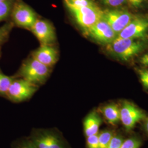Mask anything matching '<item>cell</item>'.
I'll return each instance as SVG.
<instances>
[{
  "instance_id": "cell-1",
  "label": "cell",
  "mask_w": 148,
  "mask_h": 148,
  "mask_svg": "<svg viewBox=\"0 0 148 148\" xmlns=\"http://www.w3.org/2000/svg\"><path fill=\"white\" fill-rule=\"evenodd\" d=\"M107 46V51L117 59L128 62L148 47L146 40L116 38Z\"/></svg>"
},
{
  "instance_id": "cell-2",
  "label": "cell",
  "mask_w": 148,
  "mask_h": 148,
  "mask_svg": "<svg viewBox=\"0 0 148 148\" xmlns=\"http://www.w3.org/2000/svg\"><path fill=\"white\" fill-rule=\"evenodd\" d=\"M29 138L37 148H71L63 134L56 128H34Z\"/></svg>"
},
{
  "instance_id": "cell-3",
  "label": "cell",
  "mask_w": 148,
  "mask_h": 148,
  "mask_svg": "<svg viewBox=\"0 0 148 148\" xmlns=\"http://www.w3.org/2000/svg\"><path fill=\"white\" fill-rule=\"evenodd\" d=\"M68 8L77 24L86 33L103 16V11L95 4L79 8L68 7Z\"/></svg>"
},
{
  "instance_id": "cell-4",
  "label": "cell",
  "mask_w": 148,
  "mask_h": 148,
  "mask_svg": "<svg viewBox=\"0 0 148 148\" xmlns=\"http://www.w3.org/2000/svg\"><path fill=\"white\" fill-rule=\"evenodd\" d=\"M49 73V67L33 58L23 64L19 71L22 79L36 85L44 83Z\"/></svg>"
},
{
  "instance_id": "cell-5",
  "label": "cell",
  "mask_w": 148,
  "mask_h": 148,
  "mask_svg": "<svg viewBox=\"0 0 148 148\" xmlns=\"http://www.w3.org/2000/svg\"><path fill=\"white\" fill-rule=\"evenodd\" d=\"M37 85L24 79H14L6 94L10 101L19 103L30 98L37 90Z\"/></svg>"
},
{
  "instance_id": "cell-6",
  "label": "cell",
  "mask_w": 148,
  "mask_h": 148,
  "mask_svg": "<svg viewBox=\"0 0 148 148\" xmlns=\"http://www.w3.org/2000/svg\"><path fill=\"white\" fill-rule=\"evenodd\" d=\"M134 16L126 9L116 8L103 11V18L117 36L131 21Z\"/></svg>"
},
{
  "instance_id": "cell-7",
  "label": "cell",
  "mask_w": 148,
  "mask_h": 148,
  "mask_svg": "<svg viewBox=\"0 0 148 148\" xmlns=\"http://www.w3.org/2000/svg\"><path fill=\"white\" fill-rule=\"evenodd\" d=\"M148 37V17L134 16L131 21L120 32L116 38L147 40Z\"/></svg>"
},
{
  "instance_id": "cell-8",
  "label": "cell",
  "mask_w": 148,
  "mask_h": 148,
  "mask_svg": "<svg viewBox=\"0 0 148 148\" xmlns=\"http://www.w3.org/2000/svg\"><path fill=\"white\" fill-rule=\"evenodd\" d=\"M146 117L142 110L130 101H125L120 108V121L127 131L132 130L138 122Z\"/></svg>"
},
{
  "instance_id": "cell-9",
  "label": "cell",
  "mask_w": 148,
  "mask_h": 148,
  "mask_svg": "<svg viewBox=\"0 0 148 148\" xmlns=\"http://www.w3.org/2000/svg\"><path fill=\"white\" fill-rule=\"evenodd\" d=\"M12 11L13 20L19 27L30 29L37 19L34 11L23 3H16Z\"/></svg>"
},
{
  "instance_id": "cell-10",
  "label": "cell",
  "mask_w": 148,
  "mask_h": 148,
  "mask_svg": "<svg viewBox=\"0 0 148 148\" xmlns=\"http://www.w3.org/2000/svg\"><path fill=\"white\" fill-rule=\"evenodd\" d=\"M86 34L95 41L106 45L112 42L117 37L115 32L103 18L91 27Z\"/></svg>"
},
{
  "instance_id": "cell-11",
  "label": "cell",
  "mask_w": 148,
  "mask_h": 148,
  "mask_svg": "<svg viewBox=\"0 0 148 148\" xmlns=\"http://www.w3.org/2000/svg\"><path fill=\"white\" fill-rule=\"evenodd\" d=\"M30 30L41 45H51L55 42L56 36L54 29L47 21L37 19Z\"/></svg>"
},
{
  "instance_id": "cell-12",
  "label": "cell",
  "mask_w": 148,
  "mask_h": 148,
  "mask_svg": "<svg viewBox=\"0 0 148 148\" xmlns=\"http://www.w3.org/2000/svg\"><path fill=\"white\" fill-rule=\"evenodd\" d=\"M32 58L48 67H51L57 62L58 53L57 50L51 45H41L34 52Z\"/></svg>"
},
{
  "instance_id": "cell-13",
  "label": "cell",
  "mask_w": 148,
  "mask_h": 148,
  "mask_svg": "<svg viewBox=\"0 0 148 148\" xmlns=\"http://www.w3.org/2000/svg\"><path fill=\"white\" fill-rule=\"evenodd\" d=\"M102 119L99 111L94 109L85 117L83 122L84 132L85 136L97 134L99 133V128L102 123Z\"/></svg>"
},
{
  "instance_id": "cell-14",
  "label": "cell",
  "mask_w": 148,
  "mask_h": 148,
  "mask_svg": "<svg viewBox=\"0 0 148 148\" xmlns=\"http://www.w3.org/2000/svg\"><path fill=\"white\" fill-rule=\"evenodd\" d=\"M106 121L111 125H115L120 121V108L114 103L107 104L99 109Z\"/></svg>"
},
{
  "instance_id": "cell-15",
  "label": "cell",
  "mask_w": 148,
  "mask_h": 148,
  "mask_svg": "<svg viewBox=\"0 0 148 148\" xmlns=\"http://www.w3.org/2000/svg\"><path fill=\"white\" fill-rule=\"evenodd\" d=\"M114 132L110 130H104L98 133L99 148H107L113 137Z\"/></svg>"
},
{
  "instance_id": "cell-16",
  "label": "cell",
  "mask_w": 148,
  "mask_h": 148,
  "mask_svg": "<svg viewBox=\"0 0 148 148\" xmlns=\"http://www.w3.org/2000/svg\"><path fill=\"white\" fill-rule=\"evenodd\" d=\"M14 77L7 76L0 72V95H6Z\"/></svg>"
},
{
  "instance_id": "cell-17",
  "label": "cell",
  "mask_w": 148,
  "mask_h": 148,
  "mask_svg": "<svg viewBox=\"0 0 148 148\" xmlns=\"http://www.w3.org/2000/svg\"><path fill=\"white\" fill-rule=\"evenodd\" d=\"M12 10V3L10 0L0 1V22L9 16Z\"/></svg>"
},
{
  "instance_id": "cell-18",
  "label": "cell",
  "mask_w": 148,
  "mask_h": 148,
  "mask_svg": "<svg viewBox=\"0 0 148 148\" xmlns=\"http://www.w3.org/2000/svg\"><path fill=\"white\" fill-rule=\"evenodd\" d=\"M141 145L142 142L139 138L133 137L124 140L120 148H139Z\"/></svg>"
},
{
  "instance_id": "cell-19",
  "label": "cell",
  "mask_w": 148,
  "mask_h": 148,
  "mask_svg": "<svg viewBox=\"0 0 148 148\" xmlns=\"http://www.w3.org/2000/svg\"><path fill=\"white\" fill-rule=\"evenodd\" d=\"M68 7L79 8L95 4L90 0H64Z\"/></svg>"
},
{
  "instance_id": "cell-20",
  "label": "cell",
  "mask_w": 148,
  "mask_h": 148,
  "mask_svg": "<svg viewBox=\"0 0 148 148\" xmlns=\"http://www.w3.org/2000/svg\"><path fill=\"white\" fill-rule=\"evenodd\" d=\"M12 148H37L28 137L21 138L13 144Z\"/></svg>"
},
{
  "instance_id": "cell-21",
  "label": "cell",
  "mask_w": 148,
  "mask_h": 148,
  "mask_svg": "<svg viewBox=\"0 0 148 148\" xmlns=\"http://www.w3.org/2000/svg\"><path fill=\"white\" fill-rule=\"evenodd\" d=\"M13 27V25L12 23H8L0 27V44L5 42L7 40Z\"/></svg>"
},
{
  "instance_id": "cell-22",
  "label": "cell",
  "mask_w": 148,
  "mask_h": 148,
  "mask_svg": "<svg viewBox=\"0 0 148 148\" xmlns=\"http://www.w3.org/2000/svg\"><path fill=\"white\" fill-rule=\"evenodd\" d=\"M86 145L87 148H99L98 134L87 137Z\"/></svg>"
},
{
  "instance_id": "cell-23",
  "label": "cell",
  "mask_w": 148,
  "mask_h": 148,
  "mask_svg": "<svg viewBox=\"0 0 148 148\" xmlns=\"http://www.w3.org/2000/svg\"><path fill=\"white\" fill-rule=\"evenodd\" d=\"M140 80L143 86L148 90V69H140L138 70Z\"/></svg>"
},
{
  "instance_id": "cell-24",
  "label": "cell",
  "mask_w": 148,
  "mask_h": 148,
  "mask_svg": "<svg viewBox=\"0 0 148 148\" xmlns=\"http://www.w3.org/2000/svg\"><path fill=\"white\" fill-rule=\"evenodd\" d=\"M123 139L119 135H115L107 148H120Z\"/></svg>"
},
{
  "instance_id": "cell-25",
  "label": "cell",
  "mask_w": 148,
  "mask_h": 148,
  "mask_svg": "<svg viewBox=\"0 0 148 148\" xmlns=\"http://www.w3.org/2000/svg\"><path fill=\"white\" fill-rule=\"evenodd\" d=\"M101 1L106 5L112 7H119L123 5L126 0H101Z\"/></svg>"
},
{
  "instance_id": "cell-26",
  "label": "cell",
  "mask_w": 148,
  "mask_h": 148,
  "mask_svg": "<svg viewBox=\"0 0 148 148\" xmlns=\"http://www.w3.org/2000/svg\"><path fill=\"white\" fill-rule=\"evenodd\" d=\"M147 0H126L128 4L134 8H141Z\"/></svg>"
},
{
  "instance_id": "cell-27",
  "label": "cell",
  "mask_w": 148,
  "mask_h": 148,
  "mask_svg": "<svg viewBox=\"0 0 148 148\" xmlns=\"http://www.w3.org/2000/svg\"><path fill=\"white\" fill-rule=\"evenodd\" d=\"M139 62L144 66L148 67V53L143 54L139 59Z\"/></svg>"
},
{
  "instance_id": "cell-28",
  "label": "cell",
  "mask_w": 148,
  "mask_h": 148,
  "mask_svg": "<svg viewBox=\"0 0 148 148\" xmlns=\"http://www.w3.org/2000/svg\"><path fill=\"white\" fill-rule=\"evenodd\" d=\"M144 122L143 125V127L145 132L148 134V117H146L144 120Z\"/></svg>"
},
{
  "instance_id": "cell-29",
  "label": "cell",
  "mask_w": 148,
  "mask_h": 148,
  "mask_svg": "<svg viewBox=\"0 0 148 148\" xmlns=\"http://www.w3.org/2000/svg\"><path fill=\"white\" fill-rule=\"evenodd\" d=\"M5 1V0H0V1Z\"/></svg>"
},
{
  "instance_id": "cell-30",
  "label": "cell",
  "mask_w": 148,
  "mask_h": 148,
  "mask_svg": "<svg viewBox=\"0 0 148 148\" xmlns=\"http://www.w3.org/2000/svg\"><path fill=\"white\" fill-rule=\"evenodd\" d=\"M0 57H1V52H0Z\"/></svg>"
}]
</instances>
